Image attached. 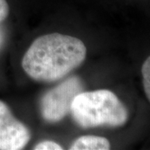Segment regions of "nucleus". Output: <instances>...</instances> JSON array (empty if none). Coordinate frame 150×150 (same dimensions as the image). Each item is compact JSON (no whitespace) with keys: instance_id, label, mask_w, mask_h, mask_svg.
Wrapping results in <instances>:
<instances>
[{"instance_id":"nucleus-2","label":"nucleus","mask_w":150,"mask_h":150,"mask_svg":"<svg viewBox=\"0 0 150 150\" xmlns=\"http://www.w3.org/2000/svg\"><path fill=\"white\" fill-rule=\"evenodd\" d=\"M70 112L75 122L84 129L118 127L129 118L128 109L123 103L107 89L79 93L73 100Z\"/></svg>"},{"instance_id":"nucleus-4","label":"nucleus","mask_w":150,"mask_h":150,"mask_svg":"<svg viewBox=\"0 0 150 150\" xmlns=\"http://www.w3.org/2000/svg\"><path fill=\"white\" fill-rule=\"evenodd\" d=\"M30 138L27 126L13 115L6 103L0 101V150L23 149Z\"/></svg>"},{"instance_id":"nucleus-8","label":"nucleus","mask_w":150,"mask_h":150,"mask_svg":"<svg viewBox=\"0 0 150 150\" xmlns=\"http://www.w3.org/2000/svg\"><path fill=\"white\" fill-rule=\"evenodd\" d=\"M9 7L7 0H0V22L4 21L8 16Z\"/></svg>"},{"instance_id":"nucleus-7","label":"nucleus","mask_w":150,"mask_h":150,"mask_svg":"<svg viewBox=\"0 0 150 150\" xmlns=\"http://www.w3.org/2000/svg\"><path fill=\"white\" fill-rule=\"evenodd\" d=\"M63 148L54 141H43L34 147V150H62Z\"/></svg>"},{"instance_id":"nucleus-3","label":"nucleus","mask_w":150,"mask_h":150,"mask_svg":"<svg viewBox=\"0 0 150 150\" xmlns=\"http://www.w3.org/2000/svg\"><path fill=\"white\" fill-rule=\"evenodd\" d=\"M83 85L79 77L74 76L46 93L40 102L43 118L49 123L62 120L70 112L74 97L83 91Z\"/></svg>"},{"instance_id":"nucleus-5","label":"nucleus","mask_w":150,"mask_h":150,"mask_svg":"<svg viewBox=\"0 0 150 150\" xmlns=\"http://www.w3.org/2000/svg\"><path fill=\"white\" fill-rule=\"evenodd\" d=\"M71 150H108L110 144L105 138L86 135L77 139L69 148Z\"/></svg>"},{"instance_id":"nucleus-1","label":"nucleus","mask_w":150,"mask_h":150,"mask_svg":"<svg viewBox=\"0 0 150 150\" xmlns=\"http://www.w3.org/2000/svg\"><path fill=\"white\" fill-rule=\"evenodd\" d=\"M83 41L59 33L36 38L25 53L22 67L33 79L54 82L64 78L85 60Z\"/></svg>"},{"instance_id":"nucleus-6","label":"nucleus","mask_w":150,"mask_h":150,"mask_svg":"<svg viewBox=\"0 0 150 150\" xmlns=\"http://www.w3.org/2000/svg\"><path fill=\"white\" fill-rule=\"evenodd\" d=\"M142 74L144 79V87L147 98L150 99V59L148 58L142 66Z\"/></svg>"}]
</instances>
